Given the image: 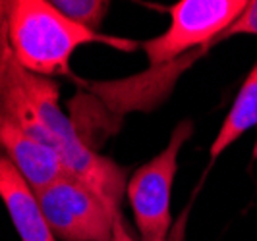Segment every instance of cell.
Listing matches in <instances>:
<instances>
[{
    "mask_svg": "<svg viewBox=\"0 0 257 241\" xmlns=\"http://www.w3.org/2000/svg\"><path fill=\"white\" fill-rule=\"evenodd\" d=\"M68 20L91 31H99L104 16L110 10V2L104 0H54L52 2Z\"/></svg>",
    "mask_w": 257,
    "mask_h": 241,
    "instance_id": "obj_9",
    "label": "cell"
},
{
    "mask_svg": "<svg viewBox=\"0 0 257 241\" xmlns=\"http://www.w3.org/2000/svg\"><path fill=\"white\" fill-rule=\"evenodd\" d=\"M20 79L35 114L22 124L31 137L51 147L62 158L68 172L95 191L112 210L120 212L126 193V168L95 152L83 139L79 127L60 108V91L51 77L35 76L20 66Z\"/></svg>",
    "mask_w": 257,
    "mask_h": 241,
    "instance_id": "obj_1",
    "label": "cell"
},
{
    "mask_svg": "<svg viewBox=\"0 0 257 241\" xmlns=\"http://www.w3.org/2000/svg\"><path fill=\"white\" fill-rule=\"evenodd\" d=\"M112 241H136L134 235L130 233V229L126 228V224L122 220V214H118L114 220V237H112Z\"/></svg>",
    "mask_w": 257,
    "mask_h": 241,
    "instance_id": "obj_13",
    "label": "cell"
},
{
    "mask_svg": "<svg viewBox=\"0 0 257 241\" xmlns=\"http://www.w3.org/2000/svg\"><path fill=\"white\" fill-rule=\"evenodd\" d=\"M245 0H180L170 8V24L153 39L142 41L151 68L180 62L230 39L228 27L245 10Z\"/></svg>",
    "mask_w": 257,
    "mask_h": 241,
    "instance_id": "obj_3",
    "label": "cell"
},
{
    "mask_svg": "<svg viewBox=\"0 0 257 241\" xmlns=\"http://www.w3.org/2000/svg\"><path fill=\"white\" fill-rule=\"evenodd\" d=\"M8 39L16 62L41 77L70 74V58L81 45L103 43L124 52L140 47L79 26L47 0H10Z\"/></svg>",
    "mask_w": 257,
    "mask_h": 241,
    "instance_id": "obj_2",
    "label": "cell"
},
{
    "mask_svg": "<svg viewBox=\"0 0 257 241\" xmlns=\"http://www.w3.org/2000/svg\"><path fill=\"white\" fill-rule=\"evenodd\" d=\"M8 18H10V2L0 0V60L12 56L10 39H8Z\"/></svg>",
    "mask_w": 257,
    "mask_h": 241,
    "instance_id": "obj_11",
    "label": "cell"
},
{
    "mask_svg": "<svg viewBox=\"0 0 257 241\" xmlns=\"http://www.w3.org/2000/svg\"><path fill=\"white\" fill-rule=\"evenodd\" d=\"M228 33L232 37H238V35H255L257 37V0L247 2L240 18L228 27Z\"/></svg>",
    "mask_w": 257,
    "mask_h": 241,
    "instance_id": "obj_10",
    "label": "cell"
},
{
    "mask_svg": "<svg viewBox=\"0 0 257 241\" xmlns=\"http://www.w3.org/2000/svg\"><path fill=\"white\" fill-rule=\"evenodd\" d=\"M0 149L35 191L72 176L56 151L31 137L6 116L0 122Z\"/></svg>",
    "mask_w": 257,
    "mask_h": 241,
    "instance_id": "obj_6",
    "label": "cell"
},
{
    "mask_svg": "<svg viewBox=\"0 0 257 241\" xmlns=\"http://www.w3.org/2000/svg\"><path fill=\"white\" fill-rule=\"evenodd\" d=\"M12 56L0 60V122L4 118V85H6V72H8V64L12 60Z\"/></svg>",
    "mask_w": 257,
    "mask_h": 241,
    "instance_id": "obj_12",
    "label": "cell"
},
{
    "mask_svg": "<svg viewBox=\"0 0 257 241\" xmlns=\"http://www.w3.org/2000/svg\"><path fill=\"white\" fill-rule=\"evenodd\" d=\"M192 133L193 124L190 120H182L172 129L167 147L149 162L140 166L128 179L126 195L142 241L168 239V229L172 222L170 199L174 178L178 172V156Z\"/></svg>",
    "mask_w": 257,
    "mask_h": 241,
    "instance_id": "obj_4",
    "label": "cell"
},
{
    "mask_svg": "<svg viewBox=\"0 0 257 241\" xmlns=\"http://www.w3.org/2000/svg\"><path fill=\"white\" fill-rule=\"evenodd\" d=\"M257 126V62L245 76L242 87L232 102L230 110L211 143V162H215L226 149H230L244 133Z\"/></svg>",
    "mask_w": 257,
    "mask_h": 241,
    "instance_id": "obj_8",
    "label": "cell"
},
{
    "mask_svg": "<svg viewBox=\"0 0 257 241\" xmlns=\"http://www.w3.org/2000/svg\"><path fill=\"white\" fill-rule=\"evenodd\" d=\"M0 201L22 241H58L45 218L35 189L4 152H0Z\"/></svg>",
    "mask_w": 257,
    "mask_h": 241,
    "instance_id": "obj_7",
    "label": "cell"
},
{
    "mask_svg": "<svg viewBox=\"0 0 257 241\" xmlns=\"http://www.w3.org/2000/svg\"><path fill=\"white\" fill-rule=\"evenodd\" d=\"M35 193L58 241H112L120 212L79 179L68 176Z\"/></svg>",
    "mask_w": 257,
    "mask_h": 241,
    "instance_id": "obj_5",
    "label": "cell"
}]
</instances>
